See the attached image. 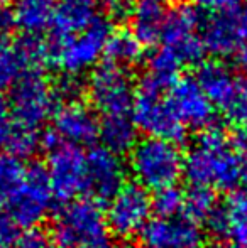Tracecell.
<instances>
[{
	"mask_svg": "<svg viewBox=\"0 0 247 248\" xmlns=\"http://www.w3.org/2000/svg\"><path fill=\"white\" fill-rule=\"evenodd\" d=\"M183 176L191 187L235 191L247 181V155L239 152L222 128H205L188 150Z\"/></svg>",
	"mask_w": 247,
	"mask_h": 248,
	"instance_id": "6da1fadb",
	"label": "cell"
},
{
	"mask_svg": "<svg viewBox=\"0 0 247 248\" xmlns=\"http://www.w3.org/2000/svg\"><path fill=\"white\" fill-rule=\"evenodd\" d=\"M185 154L178 144L163 139L146 137L129 152V169L135 184L146 191L176 186L183 176Z\"/></svg>",
	"mask_w": 247,
	"mask_h": 248,
	"instance_id": "7a4b0ae2",
	"label": "cell"
},
{
	"mask_svg": "<svg viewBox=\"0 0 247 248\" xmlns=\"http://www.w3.org/2000/svg\"><path fill=\"white\" fill-rule=\"evenodd\" d=\"M107 238L105 213L95 199H75L60 209L53 225L58 248H85Z\"/></svg>",
	"mask_w": 247,
	"mask_h": 248,
	"instance_id": "3957f363",
	"label": "cell"
},
{
	"mask_svg": "<svg viewBox=\"0 0 247 248\" xmlns=\"http://www.w3.org/2000/svg\"><path fill=\"white\" fill-rule=\"evenodd\" d=\"M112 34L110 22L97 16L90 26L61 41H49L51 59L68 75H80L90 68H97Z\"/></svg>",
	"mask_w": 247,
	"mask_h": 248,
	"instance_id": "277c9868",
	"label": "cell"
},
{
	"mask_svg": "<svg viewBox=\"0 0 247 248\" xmlns=\"http://www.w3.org/2000/svg\"><path fill=\"white\" fill-rule=\"evenodd\" d=\"M53 201L54 193L46 166L34 162L26 167L19 189L7 202V216L14 225L24 230L37 228L51 211Z\"/></svg>",
	"mask_w": 247,
	"mask_h": 248,
	"instance_id": "5b68a950",
	"label": "cell"
},
{
	"mask_svg": "<svg viewBox=\"0 0 247 248\" xmlns=\"http://www.w3.org/2000/svg\"><path fill=\"white\" fill-rule=\"evenodd\" d=\"M90 103L95 110L107 115H125L135 100L134 79L127 69L112 62L97 64L86 83Z\"/></svg>",
	"mask_w": 247,
	"mask_h": 248,
	"instance_id": "8992f818",
	"label": "cell"
},
{
	"mask_svg": "<svg viewBox=\"0 0 247 248\" xmlns=\"http://www.w3.org/2000/svg\"><path fill=\"white\" fill-rule=\"evenodd\" d=\"M10 115L14 120L29 128H37L53 115L56 96L53 86L39 71H29L10 88Z\"/></svg>",
	"mask_w": 247,
	"mask_h": 248,
	"instance_id": "52a82bcc",
	"label": "cell"
},
{
	"mask_svg": "<svg viewBox=\"0 0 247 248\" xmlns=\"http://www.w3.org/2000/svg\"><path fill=\"white\" fill-rule=\"evenodd\" d=\"M132 120L137 130L152 139L180 142L185 139L186 127L175 113L168 96L154 90L141 88L132 105Z\"/></svg>",
	"mask_w": 247,
	"mask_h": 248,
	"instance_id": "ba28073f",
	"label": "cell"
},
{
	"mask_svg": "<svg viewBox=\"0 0 247 248\" xmlns=\"http://www.w3.org/2000/svg\"><path fill=\"white\" fill-rule=\"evenodd\" d=\"M203 24L200 10L191 5H178L168 10L161 41L178 58L181 66L198 64L203 59L205 46L198 29Z\"/></svg>",
	"mask_w": 247,
	"mask_h": 248,
	"instance_id": "9c48e42d",
	"label": "cell"
},
{
	"mask_svg": "<svg viewBox=\"0 0 247 248\" xmlns=\"http://www.w3.org/2000/svg\"><path fill=\"white\" fill-rule=\"evenodd\" d=\"M152 202L148 191L135 183H125L109 202L105 211L107 230L115 236L129 240L139 235L151 219Z\"/></svg>",
	"mask_w": 247,
	"mask_h": 248,
	"instance_id": "30bf717a",
	"label": "cell"
},
{
	"mask_svg": "<svg viewBox=\"0 0 247 248\" xmlns=\"http://www.w3.org/2000/svg\"><path fill=\"white\" fill-rule=\"evenodd\" d=\"M46 169L54 198L60 201H75L86 191V154L78 145L61 142L49 150Z\"/></svg>",
	"mask_w": 247,
	"mask_h": 248,
	"instance_id": "8fae6325",
	"label": "cell"
},
{
	"mask_svg": "<svg viewBox=\"0 0 247 248\" xmlns=\"http://www.w3.org/2000/svg\"><path fill=\"white\" fill-rule=\"evenodd\" d=\"M247 39V5L217 12L201 24L205 51L217 58L234 54Z\"/></svg>",
	"mask_w": 247,
	"mask_h": 248,
	"instance_id": "7c38bea8",
	"label": "cell"
},
{
	"mask_svg": "<svg viewBox=\"0 0 247 248\" xmlns=\"http://www.w3.org/2000/svg\"><path fill=\"white\" fill-rule=\"evenodd\" d=\"M141 248H201L203 230L185 215L149 219L139 233Z\"/></svg>",
	"mask_w": 247,
	"mask_h": 248,
	"instance_id": "4fadbf2b",
	"label": "cell"
},
{
	"mask_svg": "<svg viewBox=\"0 0 247 248\" xmlns=\"http://www.w3.org/2000/svg\"><path fill=\"white\" fill-rule=\"evenodd\" d=\"M125 184L120 157L105 147H93L86 154V191L95 201L112 199Z\"/></svg>",
	"mask_w": 247,
	"mask_h": 248,
	"instance_id": "5bb4252c",
	"label": "cell"
},
{
	"mask_svg": "<svg viewBox=\"0 0 247 248\" xmlns=\"http://www.w3.org/2000/svg\"><path fill=\"white\" fill-rule=\"evenodd\" d=\"M168 100L185 127L205 128L214 125V105L193 78H178L169 88Z\"/></svg>",
	"mask_w": 247,
	"mask_h": 248,
	"instance_id": "9a60e30c",
	"label": "cell"
},
{
	"mask_svg": "<svg viewBox=\"0 0 247 248\" xmlns=\"http://www.w3.org/2000/svg\"><path fill=\"white\" fill-rule=\"evenodd\" d=\"M100 122L95 111L80 101L65 103L54 111L53 130L66 144L88 145L99 137Z\"/></svg>",
	"mask_w": 247,
	"mask_h": 248,
	"instance_id": "2e32d148",
	"label": "cell"
},
{
	"mask_svg": "<svg viewBox=\"0 0 247 248\" xmlns=\"http://www.w3.org/2000/svg\"><path fill=\"white\" fill-rule=\"evenodd\" d=\"M166 16L168 10L159 0H139L129 12L131 32L142 46H152L161 41Z\"/></svg>",
	"mask_w": 247,
	"mask_h": 248,
	"instance_id": "e0dca14e",
	"label": "cell"
},
{
	"mask_svg": "<svg viewBox=\"0 0 247 248\" xmlns=\"http://www.w3.org/2000/svg\"><path fill=\"white\" fill-rule=\"evenodd\" d=\"M197 83L214 107L224 110L237 85V76L222 61H207L198 68Z\"/></svg>",
	"mask_w": 247,
	"mask_h": 248,
	"instance_id": "ac0fdd59",
	"label": "cell"
},
{
	"mask_svg": "<svg viewBox=\"0 0 247 248\" xmlns=\"http://www.w3.org/2000/svg\"><path fill=\"white\" fill-rule=\"evenodd\" d=\"M41 149V134L34 128L20 125L9 111L0 113V150L16 159L33 157Z\"/></svg>",
	"mask_w": 247,
	"mask_h": 248,
	"instance_id": "d6986e66",
	"label": "cell"
},
{
	"mask_svg": "<svg viewBox=\"0 0 247 248\" xmlns=\"http://www.w3.org/2000/svg\"><path fill=\"white\" fill-rule=\"evenodd\" d=\"M97 0H58V10L51 27V39L61 41L83 31L95 19Z\"/></svg>",
	"mask_w": 247,
	"mask_h": 248,
	"instance_id": "ffe728a7",
	"label": "cell"
},
{
	"mask_svg": "<svg viewBox=\"0 0 247 248\" xmlns=\"http://www.w3.org/2000/svg\"><path fill=\"white\" fill-rule=\"evenodd\" d=\"M56 0H16L14 19L24 36L37 37L44 31L51 29L56 17Z\"/></svg>",
	"mask_w": 247,
	"mask_h": 248,
	"instance_id": "44dd1931",
	"label": "cell"
},
{
	"mask_svg": "<svg viewBox=\"0 0 247 248\" xmlns=\"http://www.w3.org/2000/svg\"><path fill=\"white\" fill-rule=\"evenodd\" d=\"M146 64H148V71L141 81V88L166 93L178 81V71L181 68V62L166 47L152 51Z\"/></svg>",
	"mask_w": 247,
	"mask_h": 248,
	"instance_id": "7402d4cb",
	"label": "cell"
},
{
	"mask_svg": "<svg viewBox=\"0 0 247 248\" xmlns=\"http://www.w3.org/2000/svg\"><path fill=\"white\" fill-rule=\"evenodd\" d=\"M99 137L102 139V147L120 155L131 152L137 144V127L132 117H127V113L107 115L100 122Z\"/></svg>",
	"mask_w": 247,
	"mask_h": 248,
	"instance_id": "603a6c76",
	"label": "cell"
},
{
	"mask_svg": "<svg viewBox=\"0 0 247 248\" xmlns=\"http://www.w3.org/2000/svg\"><path fill=\"white\" fill-rule=\"evenodd\" d=\"M105 56L109 58V62L127 69L129 66H134L141 61L142 44L135 39L131 31H112L105 46Z\"/></svg>",
	"mask_w": 247,
	"mask_h": 248,
	"instance_id": "cb8c5ba5",
	"label": "cell"
},
{
	"mask_svg": "<svg viewBox=\"0 0 247 248\" xmlns=\"http://www.w3.org/2000/svg\"><path fill=\"white\" fill-rule=\"evenodd\" d=\"M218 201L215 191L207 187H191L185 193V216L195 223H205V219L217 209Z\"/></svg>",
	"mask_w": 247,
	"mask_h": 248,
	"instance_id": "d4e9b609",
	"label": "cell"
},
{
	"mask_svg": "<svg viewBox=\"0 0 247 248\" xmlns=\"http://www.w3.org/2000/svg\"><path fill=\"white\" fill-rule=\"evenodd\" d=\"M26 166L19 159L0 150V206L7 204L12 194L19 189L24 179Z\"/></svg>",
	"mask_w": 247,
	"mask_h": 248,
	"instance_id": "484cf974",
	"label": "cell"
},
{
	"mask_svg": "<svg viewBox=\"0 0 247 248\" xmlns=\"http://www.w3.org/2000/svg\"><path fill=\"white\" fill-rule=\"evenodd\" d=\"M20 75H24V66L16 44L7 41L5 36H0V92L12 88Z\"/></svg>",
	"mask_w": 247,
	"mask_h": 248,
	"instance_id": "4316f807",
	"label": "cell"
},
{
	"mask_svg": "<svg viewBox=\"0 0 247 248\" xmlns=\"http://www.w3.org/2000/svg\"><path fill=\"white\" fill-rule=\"evenodd\" d=\"M225 209L231 226V238L242 248H247V189L232 194Z\"/></svg>",
	"mask_w": 247,
	"mask_h": 248,
	"instance_id": "83f0119b",
	"label": "cell"
},
{
	"mask_svg": "<svg viewBox=\"0 0 247 248\" xmlns=\"http://www.w3.org/2000/svg\"><path fill=\"white\" fill-rule=\"evenodd\" d=\"M17 52H19L20 62L24 66V73L29 71H39L44 64L51 59V52L48 43L41 41L39 37H29L24 36L16 44Z\"/></svg>",
	"mask_w": 247,
	"mask_h": 248,
	"instance_id": "f1b7e54d",
	"label": "cell"
},
{
	"mask_svg": "<svg viewBox=\"0 0 247 248\" xmlns=\"http://www.w3.org/2000/svg\"><path fill=\"white\" fill-rule=\"evenodd\" d=\"M151 202L156 216H159V218H175V216H180V213L185 208V193L176 186L166 187V189L154 193V196L151 198Z\"/></svg>",
	"mask_w": 247,
	"mask_h": 248,
	"instance_id": "f546056e",
	"label": "cell"
},
{
	"mask_svg": "<svg viewBox=\"0 0 247 248\" xmlns=\"http://www.w3.org/2000/svg\"><path fill=\"white\" fill-rule=\"evenodd\" d=\"M222 111L229 122L239 127H247V78L237 79L234 93Z\"/></svg>",
	"mask_w": 247,
	"mask_h": 248,
	"instance_id": "4dcf8cb0",
	"label": "cell"
},
{
	"mask_svg": "<svg viewBox=\"0 0 247 248\" xmlns=\"http://www.w3.org/2000/svg\"><path fill=\"white\" fill-rule=\"evenodd\" d=\"M53 92L56 100H63L65 103H73L82 96V93L85 92V85L78 78V75H65L61 78L56 79L53 86Z\"/></svg>",
	"mask_w": 247,
	"mask_h": 248,
	"instance_id": "1f68e13d",
	"label": "cell"
},
{
	"mask_svg": "<svg viewBox=\"0 0 247 248\" xmlns=\"http://www.w3.org/2000/svg\"><path fill=\"white\" fill-rule=\"evenodd\" d=\"M16 248H54L49 235L41 228L24 230L14 243Z\"/></svg>",
	"mask_w": 247,
	"mask_h": 248,
	"instance_id": "d6a6232c",
	"label": "cell"
},
{
	"mask_svg": "<svg viewBox=\"0 0 247 248\" xmlns=\"http://www.w3.org/2000/svg\"><path fill=\"white\" fill-rule=\"evenodd\" d=\"M205 226L208 228V232L215 236V238H229L231 236V226H229V216L225 206H217L214 213L205 219Z\"/></svg>",
	"mask_w": 247,
	"mask_h": 248,
	"instance_id": "836d02e7",
	"label": "cell"
},
{
	"mask_svg": "<svg viewBox=\"0 0 247 248\" xmlns=\"http://www.w3.org/2000/svg\"><path fill=\"white\" fill-rule=\"evenodd\" d=\"M17 226L10 221L9 216L0 215V248H9L16 243L17 238Z\"/></svg>",
	"mask_w": 247,
	"mask_h": 248,
	"instance_id": "e575fe53",
	"label": "cell"
},
{
	"mask_svg": "<svg viewBox=\"0 0 247 248\" xmlns=\"http://www.w3.org/2000/svg\"><path fill=\"white\" fill-rule=\"evenodd\" d=\"M197 7L205 10H212V12H224V10H231L239 7L241 0H195Z\"/></svg>",
	"mask_w": 247,
	"mask_h": 248,
	"instance_id": "d590c367",
	"label": "cell"
},
{
	"mask_svg": "<svg viewBox=\"0 0 247 248\" xmlns=\"http://www.w3.org/2000/svg\"><path fill=\"white\" fill-rule=\"evenodd\" d=\"M14 27H16V19H14L12 9H9V7L0 9V36L10 32Z\"/></svg>",
	"mask_w": 247,
	"mask_h": 248,
	"instance_id": "8d00e7d4",
	"label": "cell"
},
{
	"mask_svg": "<svg viewBox=\"0 0 247 248\" xmlns=\"http://www.w3.org/2000/svg\"><path fill=\"white\" fill-rule=\"evenodd\" d=\"M112 12H115L117 16H124V14L131 12L132 7L129 5V0H102Z\"/></svg>",
	"mask_w": 247,
	"mask_h": 248,
	"instance_id": "74e56055",
	"label": "cell"
},
{
	"mask_svg": "<svg viewBox=\"0 0 247 248\" xmlns=\"http://www.w3.org/2000/svg\"><path fill=\"white\" fill-rule=\"evenodd\" d=\"M237 62H239V66H241L242 71L247 75V39L244 41V44H242L237 51Z\"/></svg>",
	"mask_w": 247,
	"mask_h": 248,
	"instance_id": "f35d334b",
	"label": "cell"
},
{
	"mask_svg": "<svg viewBox=\"0 0 247 248\" xmlns=\"http://www.w3.org/2000/svg\"><path fill=\"white\" fill-rule=\"evenodd\" d=\"M85 248H117L114 243H110L107 238H103V240H99V242H95V243H90V245H86Z\"/></svg>",
	"mask_w": 247,
	"mask_h": 248,
	"instance_id": "ab89813d",
	"label": "cell"
},
{
	"mask_svg": "<svg viewBox=\"0 0 247 248\" xmlns=\"http://www.w3.org/2000/svg\"><path fill=\"white\" fill-rule=\"evenodd\" d=\"M201 248H232L231 245H225V243H214V245H207Z\"/></svg>",
	"mask_w": 247,
	"mask_h": 248,
	"instance_id": "60d3db41",
	"label": "cell"
},
{
	"mask_svg": "<svg viewBox=\"0 0 247 248\" xmlns=\"http://www.w3.org/2000/svg\"><path fill=\"white\" fill-rule=\"evenodd\" d=\"M10 2H12V0H0V9H5V7H9Z\"/></svg>",
	"mask_w": 247,
	"mask_h": 248,
	"instance_id": "b9f144b4",
	"label": "cell"
},
{
	"mask_svg": "<svg viewBox=\"0 0 247 248\" xmlns=\"http://www.w3.org/2000/svg\"><path fill=\"white\" fill-rule=\"evenodd\" d=\"M117 248H139V247L132 245V243H122V245H120V247H117Z\"/></svg>",
	"mask_w": 247,
	"mask_h": 248,
	"instance_id": "7bdbcfd3",
	"label": "cell"
},
{
	"mask_svg": "<svg viewBox=\"0 0 247 248\" xmlns=\"http://www.w3.org/2000/svg\"><path fill=\"white\" fill-rule=\"evenodd\" d=\"M7 108H5V103H3V100L0 98V113H2V111H5Z\"/></svg>",
	"mask_w": 247,
	"mask_h": 248,
	"instance_id": "ee69618b",
	"label": "cell"
}]
</instances>
